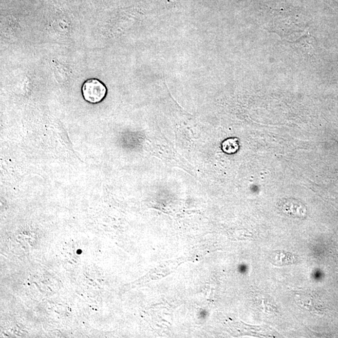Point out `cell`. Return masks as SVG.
I'll list each match as a JSON object with an SVG mask.
<instances>
[{
    "label": "cell",
    "instance_id": "6da1fadb",
    "mask_svg": "<svg viewBox=\"0 0 338 338\" xmlns=\"http://www.w3.org/2000/svg\"><path fill=\"white\" fill-rule=\"evenodd\" d=\"M83 98L91 104H98L104 99L107 95V87L96 78L88 79L82 86Z\"/></svg>",
    "mask_w": 338,
    "mask_h": 338
},
{
    "label": "cell",
    "instance_id": "7a4b0ae2",
    "mask_svg": "<svg viewBox=\"0 0 338 338\" xmlns=\"http://www.w3.org/2000/svg\"><path fill=\"white\" fill-rule=\"evenodd\" d=\"M206 317V312L205 310L201 311V312L200 313V317H201V318H203H203H205Z\"/></svg>",
    "mask_w": 338,
    "mask_h": 338
}]
</instances>
